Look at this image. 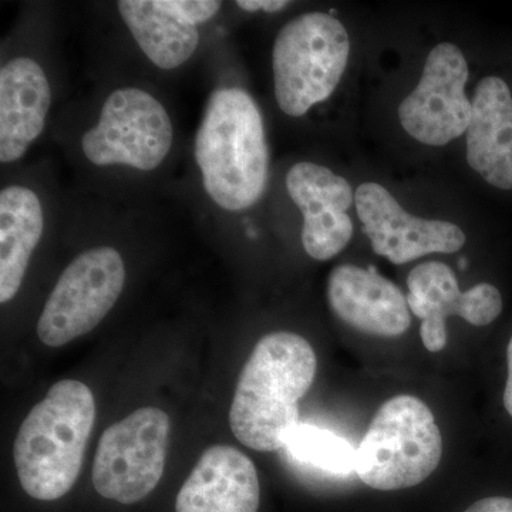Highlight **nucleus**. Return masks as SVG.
I'll return each mask as SVG.
<instances>
[{
    "label": "nucleus",
    "instance_id": "15",
    "mask_svg": "<svg viewBox=\"0 0 512 512\" xmlns=\"http://www.w3.org/2000/svg\"><path fill=\"white\" fill-rule=\"evenodd\" d=\"M52 89L36 60L16 57L0 70V161L20 160L45 128Z\"/></svg>",
    "mask_w": 512,
    "mask_h": 512
},
{
    "label": "nucleus",
    "instance_id": "16",
    "mask_svg": "<svg viewBox=\"0 0 512 512\" xmlns=\"http://www.w3.org/2000/svg\"><path fill=\"white\" fill-rule=\"evenodd\" d=\"M466 134L470 167L493 187L512 190V94L501 77L478 82Z\"/></svg>",
    "mask_w": 512,
    "mask_h": 512
},
{
    "label": "nucleus",
    "instance_id": "19",
    "mask_svg": "<svg viewBox=\"0 0 512 512\" xmlns=\"http://www.w3.org/2000/svg\"><path fill=\"white\" fill-rule=\"evenodd\" d=\"M285 450L293 460L333 476L356 473V448L330 430L299 424L286 439Z\"/></svg>",
    "mask_w": 512,
    "mask_h": 512
},
{
    "label": "nucleus",
    "instance_id": "11",
    "mask_svg": "<svg viewBox=\"0 0 512 512\" xmlns=\"http://www.w3.org/2000/svg\"><path fill=\"white\" fill-rule=\"evenodd\" d=\"M410 312L421 320L420 336L431 353L446 348L447 318L460 316L474 326H487L503 312V298L494 285L481 282L460 291L450 266L439 261L423 262L407 276Z\"/></svg>",
    "mask_w": 512,
    "mask_h": 512
},
{
    "label": "nucleus",
    "instance_id": "14",
    "mask_svg": "<svg viewBox=\"0 0 512 512\" xmlns=\"http://www.w3.org/2000/svg\"><path fill=\"white\" fill-rule=\"evenodd\" d=\"M258 471L238 448L212 446L202 453L175 501L177 512H258Z\"/></svg>",
    "mask_w": 512,
    "mask_h": 512
},
{
    "label": "nucleus",
    "instance_id": "10",
    "mask_svg": "<svg viewBox=\"0 0 512 512\" xmlns=\"http://www.w3.org/2000/svg\"><path fill=\"white\" fill-rule=\"evenodd\" d=\"M355 204L373 251L394 265L409 264L430 254H454L466 244V234L454 222L410 214L383 185H360Z\"/></svg>",
    "mask_w": 512,
    "mask_h": 512
},
{
    "label": "nucleus",
    "instance_id": "4",
    "mask_svg": "<svg viewBox=\"0 0 512 512\" xmlns=\"http://www.w3.org/2000/svg\"><path fill=\"white\" fill-rule=\"evenodd\" d=\"M443 440L423 400L400 394L377 410L357 447L356 474L370 488L399 491L427 480L439 467Z\"/></svg>",
    "mask_w": 512,
    "mask_h": 512
},
{
    "label": "nucleus",
    "instance_id": "7",
    "mask_svg": "<svg viewBox=\"0 0 512 512\" xmlns=\"http://www.w3.org/2000/svg\"><path fill=\"white\" fill-rule=\"evenodd\" d=\"M124 282L126 265L117 249H87L74 258L40 313V342L60 348L92 332L119 301Z\"/></svg>",
    "mask_w": 512,
    "mask_h": 512
},
{
    "label": "nucleus",
    "instance_id": "12",
    "mask_svg": "<svg viewBox=\"0 0 512 512\" xmlns=\"http://www.w3.org/2000/svg\"><path fill=\"white\" fill-rule=\"evenodd\" d=\"M286 190L302 212V245L316 261L339 255L353 237L348 211L355 202L352 185L323 165L298 163L286 174Z\"/></svg>",
    "mask_w": 512,
    "mask_h": 512
},
{
    "label": "nucleus",
    "instance_id": "17",
    "mask_svg": "<svg viewBox=\"0 0 512 512\" xmlns=\"http://www.w3.org/2000/svg\"><path fill=\"white\" fill-rule=\"evenodd\" d=\"M45 214L35 191L12 185L0 192V303L18 295L33 251L42 239Z\"/></svg>",
    "mask_w": 512,
    "mask_h": 512
},
{
    "label": "nucleus",
    "instance_id": "21",
    "mask_svg": "<svg viewBox=\"0 0 512 512\" xmlns=\"http://www.w3.org/2000/svg\"><path fill=\"white\" fill-rule=\"evenodd\" d=\"M235 5L247 12L276 13L288 8L291 3L286 0H238Z\"/></svg>",
    "mask_w": 512,
    "mask_h": 512
},
{
    "label": "nucleus",
    "instance_id": "1",
    "mask_svg": "<svg viewBox=\"0 0 512 512\" xmlns=\"http://www.w3.org/2000/svg\"><path fill=\"white\" fill-rule=\"evenodd\" d=\"M318 359L311 343L292 332L264 336L239 376L229 424L239 443L278 451L299 426V402L315 382Z\"/></svg>",
    "mask_w": 512,
    "mask_h": 512
},
{
    "label": "nucleus",
    "instance_id": "8",
    "mask_svg": "<svg viewBox=\"0 0 512 512\" xmlns=\"http://www.w3.org/2000/svg\"><path fill=\"white\" fill-rule=\"evenodd\" d=\"M170 417L141 407L101 434L93 464V485L107 500L134 504L160 483L167 458Z\"/></svg>",
    "mask_w": 512,
    "mask_h": 512
},
{
    "label": "nucleus",
    "instance_id": "9",
    "mask_svg": "<svg viewBox=\"0 0 512 512\" xmlns=\"http://www.w3.org/2000/svg\"><path fill=\"white\" fill-rule=\"evenodd\" d=\"M470 76L460 47L450 42L431 49L416 89L400 103L403 130L426 146H447L467 133L473 103L466 94Z\"/></svg>",
    "mask_w": 512,
    "mask_h": 512
},
{
    "label": "nucleus",
    "instance_id": "6",
    "mask_svg": "<svg viewBox=\"0 0 512 512\" xmlns=\"http://www.w3.org/2000/svg\"><path fill=\"white\" fill-rule=\"evenodd\" d=\"M173 143V121L163 104L146 90L123 87L104 101L99 123L82 138V150L99 167L153 171L164 163Z\"/></svg>",
    "mask_w": 512,
    "mask_h": 512
},
{
    "label": "nucleus",
    "instance_id": "3",
    "mask_svg": "<svg viewBox=\"0 0 512 512\" xmlns=\"http://www.w3.org/2000/svg\"><path fill=\"white\" fill-rule=\"evenodd\" d=\"M94 421L93 392L77 380L53 384L30 410L13 448L20 485L30 497L55 501L72 490Z\"/></svg>",
    "mask_w": 512,
    "mask_h": 512
},
{
    "label": "nucleus",
    "instance_id": "18",
    "mask_svg": "<svg viewBox=\"0 0 512 512\" xmlns=\"http://www.w3.org/2000/svg\"><path fill=\"white\" fill-rule=\"evenodd\" d=\"M117 8L138 47L160 69L183 66L200 45L198 26L171 15L157 0H121Z\"/></svg>",
    "mask_w": 512,
    "mask_h": 512
},
{
    "label": "nucleus",
    "instance_id": "20",
    "mask_svg": "<svg viewBox=\"0 0 512 512\" xmlns=\"http://www.w3.org/2000/svg\"><path fill=\"white\" fill-rule=\"evenodd\" d=\"M158 5L177 18L198 26L220 12L221 2L215 0H157Z\"/></svg>",
    "mask_w": 512,
    "mask_h": 512
},
{
    "label": "nucleus",
    "instance_id": "2",
    "mask_svg": "<svg viewBox=\"0 0 512 512\" xmlns=\"http://www.w3.org/2000/svg\"><path fill=\"white\" fill-rule=\"evenodd\" d=\"M195 160L218 207L239 212L259 201L268 184L269 150L251 94L238 87L210 94L195 137Z\"/></svg>",
    "mask_w": 512,
    "mask_h": 512
},
{
    "label": "nucleus",
    "instance_id": "5",
    "mask_svg": "<svg viewBox=\"0 0 512 512\" xmlns=\"http://www.w3.org/2000/svg\"><path fill=\"white\" fill-rule=\"evenodd\" d=\"M350 55L348 30L329 13L289 20L272 50L275 97L289 117H302L339 86Z\"/></svg>",
    "mask_w": 512,
    "mask_h": 512
},
{
    "label": "nucleus",
    "instance_id": "22",
    "mask_svg": "<svg viewBox=\"0 0 512 512\" xmlns=\"http://www.w3.org/2000/svg\"><path fill=\"white\" fill-rule=\"evenodd\" d=\"M464 512H512V498L488 497L477 501Z\"/></svg>",
    "mask_w": 512,
    "mask_h": 512
},
{
    "label": "nucleus",
    "instance_id": "13",
    "mask_svg": "<svg viewBox=\"0 0 512 512\" xmlns=\"http://www.w3.org/2000/svg\"><path fill=\"white\" fill-rule=\"evenodd\" d=\"M326 295L333 313L357 332L397 338L412 325L407 296L373 266H336L330 272Z\"/></svg>",
    "mask_w": 512,
    "mask_h": 512
},
{
    "label": "nucleus",
    "instance_id": "23",
    "mask_svg": "<svg viewBox=\"0 0 512 512\" xmlns=\"http://www.w3.org/2000/svg\"><path fill=\"white\" fill-rule=\"evenodd\" d=\"M507 360H508V377L507 384H505L504 390V406L508 414L512 417V338L508 343L507 349Z\"/></svg>",
    "mask_w": 512,
    "mask_h": 512
}]
</instances>
